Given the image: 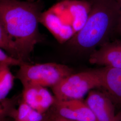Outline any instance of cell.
<instances>
[{"instance_id":"13","label":"cell","mask_w":121,"mask_h":121,"mask_svg":"<svg viewBox=\"0 0 121 121\" xmlns=\"http://www.w3.org/2000/svg\"><path fill=\"white\" fill-rule=\"evenodd\" d=\"M26 62V61L17 58L8 54L3 49H0V65H5L8 66L21 65Z\"/></svg>"},{"instance_id":"10","label":"cell","mask_w":121,"mask_h":121,"mask_svg":"<svg viewBox=\"0 0 121 121\" xmlns=\"http://www.w3.org/2000/svg\"><path fill=\"white\" fill-rule=\"evenodd\" d=\"M44 114L35 110L22 99L14 112V121H43Z\"/></svg>"},{"instance_id":"11","label":"cell","mask_w":121,"mask_h":121,"mask_svg":"<svg viewBox=\"0 0 121 121\" xmlns=\"http://www.w3.org/2000/svg\"><path fill=\"white\" fill-rule=\"evenodd\" d=\"M0 47L9 55L23 60L16 42L1 26H0Z\"/></svg>"},{"instance_id":"6","label":"cell","mask_w":121,"mask_h":121,"mask_svg":"<svg viewBox=\"0 0 121 121\" xmlns=\"http://www.w3.org/2000/svg\"><path fill=\"white\" fill-rule=\"evenodd\" d=\"M22 98L30 107L43 114L52 106L55 100L45 87L34 85L23 86Z\"/></svg>"},{"instance_id":"14","label":"cell","mask_w":121,"mask_h":121,"mask_svg":"<svg viewBox=\"0 0 121 121\" xmlns=\"http://www.w3.org/2000/svg\"><path fill=\"white\" fill-rule=\"evenodd\" d=\"M44 121H74L69 120L61 117L52 111L50 114L45 116Z\"/></svg>"},{"instance_id":"12","label":"cell","mask_w":121,"mask_h":121,"mask_svg":"<svg viewBox=\"0 0 121 121\" xmlns=\"http://www.w3.org/2000/svg\"><path fill=\"white\" fill-rule=\"evenodd\" d=\"M15 77L11 72L9 66L0 65V99L6 98L13 85Z\"/></svg>"},{"instance_id":"2","label":"cell","mask_w":121,"mask_h":121,"mask_svg":"<svg viewBox=\"0 0 121 121\" xmlns=\"http://www.w3.org/2000/svg\"><path fill=\"white\" fill-rule=\"evenodd\" d=\"M89 0L91 7L86 21L68 42L69 46L79 51H93L106 42L117 29L121 15V6L116 0Z\"/></svg>"},{"instance_id":"18","label":"cell","mask_w":121,"mask_h":121,"mask_svg":"<svg viewBox=\"0 0 121 121\" xmlns=\"http://www.w3.org/2000/svg\"><path fill=\"white\" fill-rule=\"evenodd\" d=\"M27 0V1H35V0Z\"/></svg>"},{"instance_id":"3","label":"cell","mask_w":121,"mask_h":121,"mask_svg":"<svg viewBox=\"0 0 121 121\" xmlns=\"http://www.w3.org/2000/svg\"><path fill=\"white\" fill-rule=\"evenodd\" d=\"M73 72L72 69L63 64L48 62L32 65L26 62L19 66L16 77L22 86L34 85L52 87Z\"/></svg>"},{"instance_id":"15","label":"cell","mask_w":121,"mask_h":121,"mask_svg":"<svg viewBox=\"0 0 121 121\" xmlns=\"http://www.w3.org/2000/svg\"><path fill=\"white\" fill-rule=\"evenodd\" d=\"M117 29L119 31V32L121 34V13L120 16L119 17L118 23V25L117 26Z\"/></svg>"},{"instance_id":"4","label":"cell","mask_w":121,"mask_h":121,"mask_svg":"<svg viewBox=\"0 0 121 121\" xmlns=\"http://www.w3.org/2000/svg\"><path fill=\"white\" fill-rule=\"evenodd\" d=\"M102 87L100 69L72 73L52 87L55 99L59 100L82 99L87 93Z\"/></svg>"},{"instance_id":"8","label":"cell","mask_w":121,"mask_h":121,"mask_svg":"<svg viewBox=\"0 0 121 121\" xmlns=\"http://www.w3.org/2000/svg\"><path fill=\"white\" fill-rule=\"evenodd\" d=\"M98 121H117L112 99L99 91L91 90L85 101Z\"/></svg>"},{"instance_id":"16","label":"cell","mask_w":121,"mask_h":121,"mask_svg":"<svg viewBox=\"0 0 121 121\" xmlns=\"http://www.w3.org/2000/svg\"><path fill=\"white\" fill-rule=\"evenodd\" d=\"M117 2L119 3V4H120V5L121 6V0H116Z\"/></svg>"},{"instance_id":"9","label":"cell","mask_w":121,"mask_h":121,"mask_svg":"<svg viewBox=\"0 0 121 121\" xmlns=\"http://www.w3.org/2000/svg\"><path fill=\"white\" fill-rule=\"evenodd\" d=\"M100 71L102 87L111 99L121 104V68L104 67Z\"/></svg>"},{"instance_id":"5","label":"cell","mask_w":121,"mask_h":121,"mask_svg":"<svg viewBox=\"0 0 121 121\" xmlns=\"http://www.w3.org/2000/svg\"><path fill=\"white\" fill-rule=\"evenodd\" d=\"M53 111L65 118L74 121H98L91 109L82 99L59 100L55 99Z\"/></svg>"},{"instance_id":"7","label":"cell","mask_w":121,"mask_h":121,"mask_svg":"<svg viewBox=\"0 0 121 121\" xmlns=\"http://www.w3.org/2000/svg\"><path fill=\"white\" fill-rule=\"evenodd\" d=\"M89 61L91 64L121 68V41L103 43L91 52Z\"/></svg>"},{"instance_id":"1","label":"cell","mask_w":121,"mask_h":121,"mask_svg":"<svg viewBox=\"0 0 121 121\" xmlns=\"http://www.w3.org/2000/svg\"><path fill=\"white\" fill-rule=\"evenodd\" d=\"M44 6L41 0L0 1V26L15 41L26 62L42 40L39 24Z\"/></svg>"},{"instance_id":"17","label":"cell","mask_w":121,"mask_h":121,"mask_svg":"<svg viewBox=\"0 0 121 121\" xmlns=\"http://www.w3.org/2000/svg\"></svg>"}]
</instances>
